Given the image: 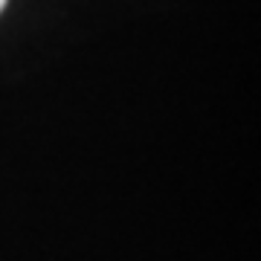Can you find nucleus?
Instances as JSON below:
<instances>
[{
    "label": "nucleus",
    "mask_w": 261,
    "mask_h": 261,
    "mask_svg": "<svg viewBox=\"0 0 261 261\" xmlns=\"http://www.w3.org/2000/svg\"><path fill=\"white\" fill-rule=\"evenodd\" d=\"M3 6H6V0H0V9H3Z\"/></svg>",
    "instance_id": "1"
}]
</instances>
